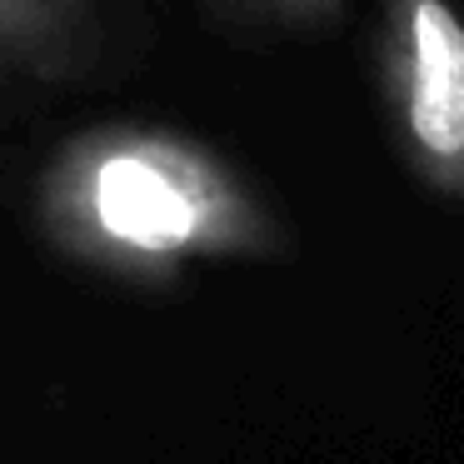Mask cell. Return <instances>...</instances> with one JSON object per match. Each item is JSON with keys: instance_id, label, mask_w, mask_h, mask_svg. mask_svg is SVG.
Listing matches in <instances>:
<instances>
[{"instance_id": "cell-1", "label": "cell", "mask_w": 464, "mask_h": 464, "mask_svg": "<svg viewBox=\"0 0 464 464\" xmlns=\"http://www.w3.org/2000/svg\"><path fill=\"white\" fill-rule=\"evenodd\" d=\"M31 220L51 255L125 290H175L195 270L295 250L255 175L195 135L140 121L65 135L31 180Z\"/></svg>"}, {"instance_id": "cell-2", "label": "cell", "mask_w": 464, "mask_h": 464, "mask_svg": "<svg viewBox=\"0 0 464 464\" xmlns=\"http://www.w3.org/2000/svg\"><path fill=\"white\" fill-rule=\"evenodd\" d=\"M374 91L404 175L464 205V15L454 0H374Z\"/></svg>"}, {"instance_id": "cell-3", "label": "cell", "mask_w": 464, "mask_h": 464, "mask_svg": "<svg viewBox=\"0 0 464 464\" xmlns=\"http://www.w3.org/2000/svg\"><path fill=\"white\" fill-rule=\"evenodd\" d=\"M115 0H0V81L65 85L95 71Z\"/></svg>"}, {"instance_id": "cell-4", "label": "cell", "mask_w": 464, "mask_h": 464, "mask_svg": "<svg viewBox=\"0 0 464 464\" xmlns=\"http://www.w3.org/2000/svg\"><path fill=\"white\" fill-rule=\"evenodd\" d=\"M205 11L250 41H314L340 31L350 0H205Z\"/></svg>"}]
</instances>
